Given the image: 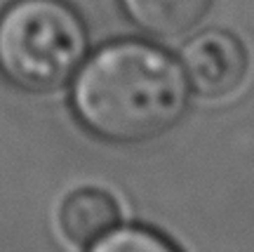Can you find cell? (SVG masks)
I'll list each match as a JSON object with an SVG mask.
<instances>
[{
  "label": "cell",
  "instance_id": "cell-1",
  "mask_svg": "<svg viewBox=\"0 0 254 252\" xmlns=\"http://www.w3.org/2000/svg\"><path fill=\"white\" fill-rule=\"evenodd\" d=\"M189 97L179 59L151 40L123 38L87 54L73 76L71 108L90 135L139 144L170 132Z\"/></svg>",
  "mask_w": 254,
  "mask_h": 252
},
{
  "label": "cell",
  "instance_id": "cell-2",
  "mask_svg": "<svg viewBox=\"0 0 254 252\" xmlns=\"http://www.w3.org/2000/svg\"><path fill=\"white\" fill-rule=\"evenodd\" d=\"M87 54V26L66 0H12L0 12V76L19 90H59Z\"/></svg>",
  "mask_w": 254,
  "mask_h": 252
},
{
  "label": "cell",
  "instance_id": "cell-3",
  "mask_svg": "<svg viewBox=\"0 0 254 252\" xmlns=\"http://www.w3.org/2000/svg\"><path fill=\"white\" fill-rule=\"evenodd\" d=\"M179 64L190 92L217 101L243 87L250 71V54L231 31L207 28L184 45Z\"/></svg>",
  "mask_w": 254,
  "mask_h": 252
},
{
  "label": "cell",
  "instance_id": "cell-4",
  "mask_svg": "<svg viewBox=\"0 0 254 252\" xmlns=\"http://www.w3.org/2000/svg\"><path fill=\"white\" fill-rule=\"evenodd\" d=\"M125 17L155 40H177L195 31L212 0H118Z\"/></svg>",
  "mask_w": 254,
  "mask_h": 252
},
{
  "label": "cell",
  "instance_id": "cell-5",
  "mask_svg": "<svg viewBox=\"0 0 254 252\" xmlns=\"http://www.w3.org/2000/svg\"><path fill=\"white\" fill-rule=\"evenodd\" d=\"M120 207L109 191L85 186L68 193L59 207L62 234L75 245H92L118 226Z\"/></svg>",
  "mask_w": 254,
  "mask_h": 252
},
{
  "label": "cell",
  "instance_id": "cell-6",
  "mask_svg": "<svg viewBox=\"0 0 254 252\" xmlns=\"http://www.w3.org/2000/svg\"><path fill=\"white\" fill-rule=\"evenodd\" d=\"M90 252H182L148 226H116L90 245Z\"/></svg>",
  "mask_w": 254,
  "mask_h": 252
}]
</instances>
